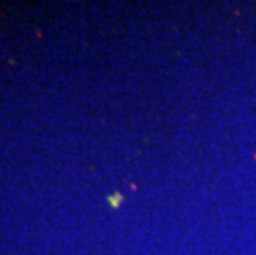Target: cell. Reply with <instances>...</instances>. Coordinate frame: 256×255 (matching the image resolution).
<instances>
[{
	"mask_svg": "<svg viewBox=\"0 0 256 255\" xmlns=\"http://www.w3.org/2000/svg\"><path fill=\"white\" fill-rule=\"evenodd\" d=\"M108 202H110V204L112 205V207H118V205L122 202V196H121L119 192H114L112 196L108 197Z\"/></svg>",
	"mask_w": 256,
	"mask_h": 255,
	"instance_id": "1",
	"label": "cell"
}]
</instances>
